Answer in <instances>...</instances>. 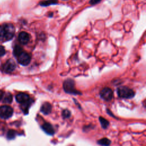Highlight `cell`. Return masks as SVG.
Returning <instances> with one entry per match:
<instances>
[{"label":"cell","mask_w":146,"mask_h":146,"mask_svg":"<svg viewBox=\"0 0 146 146\" xmlns=\"http://www.w3.org/2000/svg\"><path fill=\"white\" fill-rule=\"evenodd\" d=\"M63 89L64 91L67 93L70 94H74V95H77V94H80L81 93L79 92L78 91H77L75 89V82L73 80L71 79H68L66 80L63 82Z\"/></svg>","instance_id":"6da1fadb"},{"label":"cell","mask_w":146,"mask_h":146,"mask_svg":"<svg viewBox=\"0 0 146 146\" xmlns=\"http://www.w3.org/2000/svg\"><path fill=\"white\" fill-rule=\"evenodd\" d=\"M117 93L120 98L125 99L132 98L135 95L134 91L132 89L125 86L119 87L117 90Z\"/></svg>","instance_id":"7a4b0ae2"},{"label":"cell","mask_w":146,"mask_h":146,"mask_svg":"<svg viewBox=\"0 0 146 146\" xmlns=\"http://www.w3.org/2000/svg\"><path fill=\"white\" fill-rule=\"evenodd\" d=\"M4 27V38L6 40L11 39L15 33V28L12 24L8 23L3 26Z\"/></svg>","instance_id":"3957f363"},{"label":"cell","mask_w":146,"mask_h":146,"mask_svg":"<svg viewBox=\"0 0 146 146\" xmlns=\"http://www.w3.org/2000/svg\"><path fill=\"white\" fill-rule=\"evenodd\" d=\"M13 113V109L9 106L5 105L0 107V117L2 119H8Z\"/></svg>","instance_id":"277c9868"},{"label":"cell","mask_w":146,"mask_h":146,"mask_svg":"<svg viewBox=\"0 0 146 146\" xmlns=\"http://www.w3.org/2000/svg\"><path fill=\"white\" fill-rule=\"evenodd\" d=\"M17 57H18V62L21 65H23V66L28 65L30 63L31 60V57L30 55L26 52L23 51Z\"/></svg>","instance_id":"5b68a950"},{"label":"cell","mask_w":146,"mask_h":146,"mask_svg":"<svg viewBox=\"0 0 146 146\" xmlns=\"http://www.w3.org/2000/svg\"><path fill=\"white\" fill-rule=\"evenodd\" d=\"M100 97L106 101L111 100L113 98V91L112 90L108 88L105 87L100 92Z\"/></svg>","instance_id":"8992f818"},{"label":"cell","mask_w":146,"mask_h":146,"mask_svg":"<svg viewBox=\"0 0 146 146\" xmlns=\"http://www.w3.org/2000/svg\"><path fill=\"white\" fill-rule=\"evenodd\" d=\"M3 70L7 73H10L13 72L16 68V63L13 59H9L3 64Z\"/></svg>","instance_id":"52a82bcc"},{"label":"cell","mask_w":146,"mask_h":146,"mask_svg":"<svg viewBox=\"0 0 146 146\" xmlns=\"http://www.w3.org/2000/svg\"><path fill=\"white\" fill-rule=\"evenodd\" d=\"M15 99L17 102L21 104L26 103L30 99L29 96L25 93H19L17 94L15 96Z\"/></svg>","instance_id":"ba28073f"},{"label":"cell","mask_w":146,"mask_h":146,"mask_svg":"<svg viewBox=\"0 0 146 146\" xmlns=\"http://www.w3.org/2000/svg\"><path fill=\"white\" fill-rule=\"evenodd\" d=\"M18 40L22 44H27L30 40L29 34L25 31L20 33L18 35Z\"/></svg>","instance_id":"9c48e42d"},{"label":"cell","mask_w":146,"mask_h":146,"mask_svg":"<svg viewBox=\"0 0 146 146\" xmlns=\"http://www.w3.org/2000/svg\"><path fill=\"white\" fill-rule=\"evenodd\" d=\"M42 129L48 135H53L55 132L54 129L51 124L48 123H45L42 125Z\"/></svg>","instance_id":"30bf717a"},{"label":"cell","mask_w":146,"mask_h":146,"mask_svg":"<svg viewBox=\"0 0 146 146\" xmlns=\"http://www.w3.org/2000/svg\"><path fill=\"white\" fill-rule=\"evenodd\" d=\"M52 106L48 102L44 103L40 108V111L44 115H48L51 112Z\"/></svg>","instance_id":"8fae6325"},{"label":"cell","mask_w":146,"mask_h":146,"mask_svg":"<svg viewBox=\"0 0 146 146\" xmlns=\"http://www.w3.org/2000/svg\"><path fill=\"white\" fill-rule=\"evenodd\" d=\"M3 102L4 103L6 104H10L11 103L12 100H13V96L12 95L9 93L7 92L6 94H5V95H3Z\"/></svg>","instance_id":"7c38bea8"},{"label":"cell","mask_w":146,"mask_h":146,"mask_svg":"<svg viewBox=\"0 0 146 146\" xmlns=\"http://www.w3.org/2000/svg\"><path fill=\"white\" fill-rule=\"evenodd\" d=\"M32 102H33V100L30 99L29 101H28V102H26V103H24V104H22V106H21V108H22V110L23 111V112H24L25 113H27L28 112L29 108L30 106H31Z\"/></svg>","instance_id":"4fadbf2b"},{"label":"cell","mask_w":146,"mask_h":146,"mask_svg":"<svg viewBox=\"0 0 146 146\" xmlns=\"http://www.w3.org/2000/svg\"><path fill=\"white\" fill-rule=\"evenodd\" d=\"M98 144L103 146H108L111 144V141L107 138H103L98 141Z\"/></svg>","instance_id":"5bb4252c"},{"label":"cell","mask_w":146,"mask_h":146,"mask_svg":"<svg viewBox=\"0 0 146 146\" xmlns=\"http://www.w3.org/2000/svg\"><path fill=\"white\" fill-rule=\"evenodd\" d=\"M99 121H100V124H101L103 128L105 129V128H107L108 127L109 122L107 120L105 119L104 118H103V117H101V116L99 117Z\"/></svg>","instance_id":"9a60e30c"},{"label":"cell","mask_w":146,"mask_h":146,"mask_svg":"<svg viewBox=\"0 0 146 146\" xmlns=\"http://www.w3.org/2000/svg\"><path fill=\"white\" fill-rule=\"evenodd\" d=\"M57 3V0H47L40 2V5L42 6H47L51 5H54Z\"/></svg>","instance_id":"2e32d148"},{"label":"cell","mask_w":146,"mask_h":146,"mask_svg":"<svg viewBox=\"0 0 146 146\" xmlns=\"http://www.w3.org/2000/svg\"><path fill=\"white\" fill-rule=\"evenodd\" d=\"M23 52V50L22 48L21 47H20L19 46H15L14 47V50H13V54L15 56H18L20 54H21Z\"/></svg>","instance_id":"e0dca14e"},{"label":"cell","mask_w":146,"mask_h":146,"mask_svg":"<svg viewBox=\"0 0 146 146\" xmlns=\"http://www.w3.org/2000/svg\"><path fill=\"white\" fill-rule=\"evenodd\" d=\"M16 135H17V132L14 130L11 129L8 131L7 134V137L9 139H13L15 137Z\"/></svg>","instance_id":"ac0fdd59"},{"label":"cell","mask_w":146,"mask_h":146,"mask_svg":"<svg viewBox=\"0 0 146 146\" xmlns=\"http://www.w3.org/2000/svg\"><path fill=\"white\" fill-rule=\"evenodd\" d=\"M71 116V112L68 110H64L62 112V116L64 119L68 118Z\"/></svg>","instance_id":"d6986e66"},{"label":"cell","mask_w":146,"mask_h":146,"mask_svg":"<svg viewBox=\"0 0 146 146\" xmlns=\"http://www.w3.org/2000/svg\"><path fill=\"white\" fill-rule=\"evenodd\" d=\"M4 38V27L3 26H0V40Z\"/></svg>","instance_id":"ffe728a7"},{"label":"cell","mask_w":146,"mask_h":146,"mask_svg":"<svg viewBox=\"0 0 146 146\" xmlns=\"http://www.w3.org/2000/svg\"><path fill=\"white\" fill-rule=\"evenodd\" d=\"M5 54V48L3 46H0V56H2L3 55H4Z\"/></svg>","instance_id":"44dd1931"},{"label":"cell","mask_w":146,"mask_h":146,"mask_svg":"<svg viewBox=\"0 0 146 146\" xmlns=\"http://www.w3.org/2000/svg\"><path fill=\"white\" fill-rule=\"evenodd\" d=\"M101 0H90V3L91 5H95L98 3H99Z\"/></svg>","instance_id":"7402d4cb"},{"label":"cell","mask_w":146,"mask_h":146,"mask_svg":"<svg viewBox=\"0 0 146 146\" xmlns=\"http://www.w3.org/2000/svg\"><path fill=\"white\" fill-rule=\"evenodd\" d=\"M3 95H4L3 92L2 91L0 90V100L2 99V98H3Z\"/></svg>","instance_id":"603a6c76"}]
</instances>
